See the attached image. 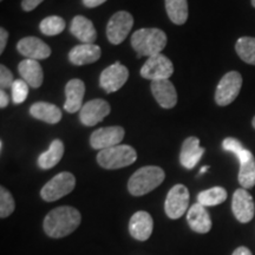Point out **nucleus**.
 Returning <instances> with one entry per match:
<instances>
[{
  "instance_id": "nucleus-32",
  "label": "nucleus",
  "mask_w": 255,
  "mask_h": 255,
  "mask_svg": "<svg viewBox=\"0 0 255 255\" xmlns=\"http://www.w3.org/2000/svg\"><path fill=\"white\" fill-rule=\"evenodd\" d=\"M13 83V75L9 71V69L6 68L5 65H0V87H1V90L12 89Z\"/></svg>"
},
{
  "instance_id": "nucleus-12",
  "label": "nucleus",
  "mask_w": 255,
  "mask_h": 255,
  "mask_svg": "<svg viewBox=\"0 0 255 255\" xmlns=\"http://www.w3.org/2000/svg\"><path fill=\"white\" fill-rule=\"evenodd\" d=\"M232 210L238 221L241 223L250 222L254 218V200L245 188L235 190L232 200Z\"/></svg>"
},
{
  "instance_id": "nucleus-29",
  "label": "nucleus",
  "mask_w": 255,
  "mask_h": 255,
  "mask_svg": "<svg viewBox=\"0 0 255 255\" xmlns=\"http://www.w3.org/2000/svg\"><path fill=\"white\" fill-rule=\"evenodd\" d=\"M39 27L45 36H57L65 28V20L58 15H50L41 20Z\"/></svg>"
},
{
  "instance_id": "nucleus-19",
  "label": "nucleus",
  "mask_w": 255,
  "mask_h": 255,
  "mask_svg": "<svg viewBox=\"0 0 255 255\" xmlns=\"http://www.w3.org/2000/svg\"><path fill=\"white\" fill-rule=\"evenodd\" d=\"M187 220L190 228L199 234H206L212 228V219L209 213L207 212L206 207L199 202L191 206L188 210Z\"/></svg>"
},
{
  "instance_id": "nucleus-25",
  "label": "nucleus",
  "mask_w": 255,
  "mask_h": 255,
  "mask_svg": "<svg viewBox=\"0 0 255 255\" xmlns=\"http://www.w3.org/2000/svg\"><path fill=\"white\" fill-rule=\"evenodd\" d=\"M64 155V144L60 139H55L51 143L49 150L43 152L38 158V165L41 169H51L59 163Z\"/></svg>"
},
{
  "instance_id": "nucleus-10",
  "label": "nucleus",
  "mask_w": 255,
  "mask_h": 255,
  "mask_svg": "<svg viewBox=\"0 0 255 255\" xmlns=\"http://www.w3.org/2000/svg\"><path fill=\"white\" fill-rule=\"evenodd\" d=\"M126 131L122 127H107L101 128L92 132L90 137V144L97 150L111 148V146L119 145L123 141Z\"/></svg>"
},
{
  "instance_id": "nucleus-36",
  "label": "nucleus",
  "mask_w": 255,
  "mask_h": 255,
  "mask_svg": "<svg viewBox=\"0 0 255 255\" xmlns=\"http://www.w3.org/2000/svg\"><path fill=\"white\" fill-rule=\"evenodd\" d=\"M105 1H107V0H83V5L87 6L89 8H94L104 4Z\"/></svg>"
},
{
  "instance_id": "nucleus-1",
  "label": "nucleus",
  "mask_w": 255,
  "mask_h": 255,
  "mask_svg": "<svg viewBox=\"0 0 255 255\" xmlns=\"http://www.w3.org/2000/svg\"><path fill=\"white\" fill-rule=\"evenodd\" d=\"M81 213L73 207L63 206L51 210L44 220V231L50 238L68 237L81 225Z\"/></svg>"
},
{
  "instance_id": "nucleus-34",
  "label": "nucleus",
  "mask_w": 255,
  "mask_h": 255,
  "mask_svg": "<svg viewBox=\"0 0 255 255\" xmlns=\"http://www.w3.org/2000/svg\"><path fill=\"white\" fill-rule=\"evenodd\" d=\"M44 0H23L21 1V7H23L24 11L30 12L33 11L34 8L37 7L38 5H40Z\"/></svg>"
},
{
  "instance_id": "nucleus-4",
  "label": "nucleus",
  "mask_w": 255,
  "mask_h": 255,
  "mask_svg": "<svg viewBox=\"0 0 255 255\" xmlns=\"http://www.w3.org/2000/svg\"><path fill=\"white\" fill-rule=\"evenodd\" d=\"M137 159V152L132 146L119 144L101 150L97 155V162L104 169H121L132 164Z\"/></svg>"
},
{
  "instance_id": "nucleus-26",
  "label": "nucleus",
  "mask_w": 255,
  "mask_h": 255,
  "mask_svg": "<svg viewBox=\"0 0 255 255\" xmlns=\"http://www.w3.org/2000/svg\"><path fill=\"white\" fill-rule=\"evenodd\" d=\"M168 17L176 25H183L188 19L187 0H165Z\"/></svg>"
},
{
  "instance_id": "nucleus-8",
  "label": "nucleus",
  "mask_w": 255,
  "mask_h": 255,
  "mask_svg": "<svg viewBox=\"0 0 255 255\" xmlns=\"http://www.w3.org/2000/svg\"><path fill=\"white\" fill-rule=\"evenodd\" d=\"M133 25V18L129 12L120 11L116 12L110 18L107 25V37L111 44L119 45L123 43L131 31Z\"/></svg>"
},
{
  "instance_id": "nucleus-21",
  "label": "nucleus",
  "mask_w": 255,
  "mask_h": 255,
  "mask_svg": "<svg viewBox=\"0 0 255 255\" xmlns=\"http://www.w3.org/2000/svg\"><path fill=\"white\" fill-rule=\"evenodd\" d=\"M101 47L95 44H82L70 51L69 59L73 65H87L97 62L101 58Z\"/></svg>"
},
{
  "instance_id": "nucleus-23",
  "label": "nucleus",
  "mask_w": 255,
  "mask_h": 255,
  "mask_svg": "<svg viewBox=\"0 0 255 255\" xmlns=\"http://www.w3.org/2000/svg\"><path fill=\"white\" fill-rule=\"evenodd\" d=\"M18 71L30 87L39 88L43 84L44 73L38 60L24 59L23 62L19 63Z\"/></svg>"
},
{
  "instance_id": "nucleus-31",
  "label": "nucleus",
  "mask_w": 255,
  "mask_h": 255,
  "mask_svg": "<svg viewBox=\"0 0 255 255\" xmlns=\"http://www.w3.org/2000/svg\"><path fill=\"white\" fill-rule=\"evenodd\" d=\"M12 100L14 104H20L27 98L28 84L24 79H15L12 85Z\"/></svg>"
},
{
  "instance_id": "nucleus-7",
  "label": "nucleus",
  "mask_w": 255,
  "mask_h": 255,
  "mask_svg": "<svg viewBox=\"0 0 255 255\" xmlns=\"http://www.w3.org/2000/svg\"><path fill=\"white\" fill-rule=\"evenodd\" d=\"M174 72V65L171 60L162 53L149 57L141 69V76L150 81L169 79Z\"/></svg>"
},
{
  "instance_id": "nucleus-14",
  "label": "nucleus",
  "mask_w": 255,
  "mask_h": 255,
  "mask_svg": "<svg viewBox=\"0 0 255 255\" xmlns=\"http://www.w3.org/2000/svg\"><path fill=\"white\" fill-rule=\"evenodd\" d=\"M17 50L27 59H45L51 55L50 46L37 37H25L20 39L17 44Z\"/></svg>"
},
{
  "instance_id": "nucleus-39",
  "label": "nucleus",
  "mask_w": 255,
  "mask_h": 255,
  "mask_svg": "<svg viewBox=\"0 0 255 255\" xmlns=\"http://www.w3.org/2000/svg\"><path fill=\"white\" fill-rule=\"evenodd\" d=\"M209 169V167L208 165H206V167H203V168H201V171H200V174H203V173H206L207 170H208Z\"/></svg>"
},
{
  "instance_id": "nucleus-17",
  "label": "nucleus",
  "mask_w": 255,
  "mask_h": 255,
  "mask_svg": "<svg viewBox=\"0 0 255 255\" xmlns=\"http://www.w3.org/2000/svg\"><path fill=\"white\" fill-rule=\"evenodd\" d=\"M237 157L240 162L239 170V183L245 189H250L255 186V158L250 150L244 149L239 152Z\"/></svg>"
},
{
  "instance_id": "nucleus-28",
  "label": "nucleus",
  "mask_w": 255,
  "mask_h": 255,
  "mask_svg": "<svg viewBox=\"0 0 255 255\" xmlns=\"http://www.w3.org/2000/svg\"><path fill=\"white\" fill-rule=\"evenodd\" d=\"M235 51L238 56L245 63L255 65V38L242 37L235 44Z\"/></svg>"
},
{
  "instance_id": "nucleus-15",
  "label": "nucleus",
  "mask_w": 255,
  "mask_h": 255,
  "mask_svg": "<svg viewBox=\"0 0 255 255\" xmlns=\"http://www.w3.org/2000/svg\"><path fill=\"white\" fill-rule=\"evenodd\" d=\"M151 92L157 103L164 109H171L177 104L176 89L169 79L152 81Z\"/></svg>"
},
{
  "instance_id": "nucleus-38",
  "label": "nucleus",
  "mask_w": 255,
  "mask_h": 255,
  "mask_svg": "<svg viewBox=\"0 0 255 255\" xmlns=\"http://www.w3.org/2000/svg\"><path fill=\"white\" fill-rule=\"evenodd\" d=\"M232 255H253V254H252V252L248 250L247 247H239L234 251V253Z\"/></svg>"
},
{
  "instance_id": "nucleus-30",
  "label": "nucleus",
  "mask_w": 255,
  "mask_h": 255,
  "mask_svg": "<svg viewBox=\"0 0 255 255\" xmlns=\"http://www.w3.org/2000/svg\"><path fill=\"white\" fill-rule=\"evenodd\" d=\"M15 203L11 193L4 187L0 188V218H7L14 212Z\"/></svg>"
},
{
  "instance_id": "nucleus-27",
  "label": "nucleus",
  "mask_w": 255,
  "mask_h": 255,
  "mask_svg": "<svg viewBox=\"0 0 255 255\" xmlns=\"http://www.w3.org/2000/svg\"><path fill=\"white\" fill-rule=\"evenodd\" d=\"M227 200V190L222 187H213L203 190L197 195V202L205 207H213L221 205Z\"/></svg>"
},
{
  "instance_id": "nucleus-3",
  "label": "nucleus",
  "mask_w": 255,
  "mask_h": 255,
  "mask_svg": "<svg viewBox=\"0 0 255 255\" xmlns=\"http://www.w3.org/2000/svg\"><path fill=\"white\" fill-rule=\"evenodd\" d=\"M165 174L163 169L156 165L143 167L130 177L128 189L133 196H142L150 193L164 181Z\"/></svg>"
},
{
  "instance_id": "nucleus-33",
  "label": "nucleus",
  "mask_w": 255,
  "mask_h": 255,
  "mask_svg": "<svg viewBox=\"0 0 255 255\" xmlns=\"http://www.w3.org/2000/svg\"><path fill=\"white\" fill-rule=\"evenodd\" d=\"M222 146L226 151L233 152L235 156L245 149L244 145L241 144V142L238 141L237 138H233V137H228V138H226L222 143Z\"/></svg>"
},
{
  "instance_id": "nucleus-6",
  "label": "nucleus",
  "mask_w": 255,
  "mask_h": 255,
  "mask_svg": "<svg viewBox=\"0 0 255 255\" xmlns=\"http://www.w3.org/2000/svg\"><path fill=\"white\" fill-rule=\"evenodd\" d=\"M242 88V76L238 71L227 72L219 82L215 92V102L220 107L233 103L240 94Z\"/></svg>"
},
{
  "instance_id": "nucleus-18",
  "label": "nucleus",
  "mask_w": 255,
  "mask_h": 255,
  "mask_svg": "<svg viewBox=\"0 0 255 255\" xmlns=\"http://www.w3.org/2000/svg\"><path fill=\"white\" fill-rule=\"evenodd\" d=\"M85 94V85L81 79H71L65 87L66 101L64 103V110L69 114H75L82 109L83 98Z\"/></svg>"
},
{
  "instance_id": "nucleus-40",
  "label": "nucleus",
  "mask_w": 255,
  "mask_h": 255,
  "mask_svg": "<svg viewBox=\"0 0 255 255\" xmlns=\"http://www.w3.org/2000/svg\"><path fill=\"white\" fill-rule=\"evenodd\" d=\"M252 124H253V127L255 128V117L253 119V121H252Z\"/></svg>"
},
{
  "instance_id": "nucleus-42",
  "label": "nucleus",
  "mask_w": 255,
  "mask_h": 255,
  "mask_svg": "<svg viewBox=\"0 0 255 255\" xmlns=\"http://www.w3.org/2000/svg\"><path fill=\"white\" fill-rule=\"evenodd\" d=\"M1 1H2V0H1Z\"/></svg>"
},
{
  "instance_id": "nucleus-41",
  "label": "nucleus",
  "mask_w": 255,
  "mask_h": 255,
  "mask_svg": "<svg viewBox=\"0 0 255 255\" xmlns=\"http://www.w3.org/2000/svg\"><path fill=\"white\" fill-rule=\"evenodd\" d=\"M252 5H253L255 7V0H252Z\"/></svg>"
},
{
  "instance_id": "nucleus-11",
  "label": "nucleus",
  "mask_w": 255,
  "mask_h": 255,
  "mask_svg": "<svg viewBox=\"0 0 255 255\" xmlns=\"http://www.w3.org/2000/svg\"><path fill=\"white\" fill-rule=\"evenodd\" d=\"M128 78H129V71L126 66L120 63H115L103 70L100 77V84L103 90L110 94V92L119 91L126 84Z\"/></svg>"
},
{
  "instance_id": "nucleus-37",
  "label": "nucleus",
  "mask_w": 255,
  "mask_h": 255,
  "mask_svg": "<svg viewBox=\"0 0 255 255\" xmlns=\"http://www.w3.org/2000/svg\"><path fill=\"white\" fill-rule=\"evenodd\" d=\"M8 105V96L4 90L0 91V108L4 109Z\"/></svg>"
},
{
  "instance_id": "nucleus-24",
  "label": "nucleus",
  "mask_w": 255,
  "mask_h": 255,
  "mask_svg": "<svg viewBox=\"0 0 255 255\" xmlns=\"http://www.w3.org/2000/svg\"><path fill=\"white\" fill-rule=\"evenodd\" d=\"M30 114L34 119L49 124H56L62 120V110L55 104L46 102H38L31 107Z\"/></svg>"
},
{
  "instance_id": "nucleus-35",
  "label": "nucleus",
  "mask_w": 255,
  "mask_h": 255,
  "mask_svg": "<svg viewBox=\"0 0 255 255\" xmlns=\"http://www.w3.org/2000/svg\"><path fill=\"white\" fill-rule=\"evenodd\" d=\"M7 39H8V32L6 31L4 27H1L0 28V53L4 52Z\"/></svg>"
},
{
  "instance_id": "nucleus-9",
  "label": "nucleus",
  "mask_w": 255,
  "mask_h": 255,
  "mask_svg": "<svg viewBox=\"0 0 255 255\" xmlns=\"http://www.w3.org/2000/svg\"><path fill=\"white\" fill-rule=\"evenodd\" d=\"M189 205V191L183 184H176L169 190L164 203L165 214L170 219H180Z\"/></svg>"
},
{
  "instance_id": "nucleus-2",
  "label": "nucleus",
  "mask_w": 255,
  "mask_h": 255,
  "mask_svg": "<svg viewBox=\"0 0 255 255\" xmlns=\"http://www.w3.org/2000/svg\"><path fill=\"white\" fill-rule=\"evenodd\" d=\"M131 45L139 58H149L163 51L167 45V34L159 28H141L131 36Z\"/></svg>"
},
{
  "instance_id": "nucleus-20",
  "label": "nucleus",
  "mask_w": 255,
  "mask_h": 255,
  "mask_svg": "<svg viewBox=\"0 0 255 255\" xmlns=\"http://www.w3.org/2000/svg\"><path fill=\"white\" fill-rule=\"evenodd\" d=\"M205 154V149L200 145V139L197 137H188L183 142L181 149L180 161L186 169H193L199 163V161Z\"/></svg>"
},
{
  "instance_id": "nucleus-5",
  "label": "nucleus",
  "mask_w": 255,
  "mask_h": 255,
  "mask_svg": "<svg viewBox=\"0 0 255 255\" xmlns=\"http://www.w3.org/2000/svg\"><path fill=\"white\" fill-rule=\"evenodd\" d=\"M76 178L71 173L63 171L51 178L45 186L41 188L40 196L46 202H53L62 199L75 189Z\"/></svg>"
},
{
  "instance_id": "nucleus-16",
  "label": "nucleus",
  "mask_w": 255,
  "mask_h": 255,
  "mask_svg": "<svg viewBox=\"0 0 255 255\" xmlns=\"http://www.w3.org/2000/svg\"><path fill=\"white\" fill-rule=\"evenodd\" d=\"M154 221L151 215L146 212H137L131 216L129 223L130 234L138 241H146L150 238Z\"/></svg>"
},
{
  "instance_id": "nucleus-13",
  "label": "nucleus",
  "mask_w": 255,
  "mask_h": 255,
  "mask_svg": "<svg viewBox=\"0 0 255 255\" xmlns=\"http://www.w3.org/2000/svg\"><path fill=\"white\" fill-rule=\"evenodd\" d=\"M110 114V104L104 100H92L83 105L79 120L87 127H94Z\"/></svg>"
},
{
  "instance_id": "nucleus-22",
  "label": "nucleus",
  "mask_w": 255,
  "mask_h": 255,
  "mask_svg": "<svg viewBox=\"0 0 255 255\" xmlns=\"http://www.w3.org/2000/svg\"><path fill=\"white\" fill-rule=\"evenodd\" d=\"M70 32L84 44H94L97 39V32L92 21L83 15H76L72 19Z\"/></svg>"
}]
</instances>
